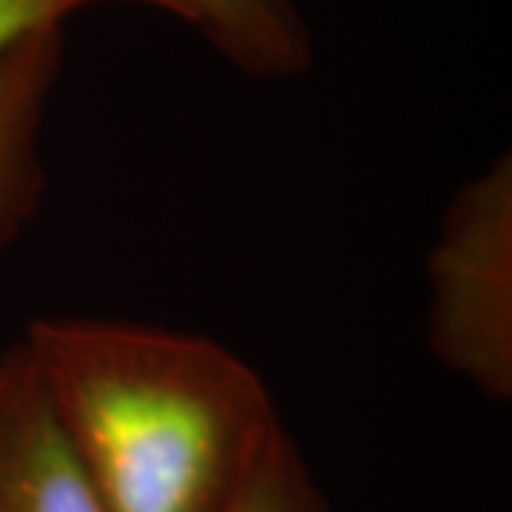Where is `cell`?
<instances>
[{
    "mask_svg": "<svg viewBox=\"0 0 512 512\" xmlns=\"http://www.w3.org/2000/svg\"><path fill=\"white\" fill-rule=\"evenodd\" d=\"M0 512H106L23 342L0 353Z\"/></svg>",
    "mask_w": 512,
    "mask_h": 512,
    "instance_id": "obj_3",
    "label": "cell"
},
{
    "mask_svg": "<svg viewBox=\"0 0 512 512\" xmlns=\"http://www.w3.org/2000/svg\"><path fill=\"white\" fill-rule=\"evenodd\" d=\"M427 345L493 402L512 396V157L498 154L447 202L427 256Z\"/></svg>",
    "mask_w": 512,
    "mask_h": 512,
    "instance_id": "obj_2",
    "label": "cell"
},
{
    "mask_svg": "<svg viewBox=\"0 0 512 512\" xmlns=\"http://www.w3.org/2000/svg\"><path fill=\"white\" fill-rule=\"evenodd\" d=\"M103 0H0V57L20 40L63 26L74 12Z\"/></svg>",
    "mask_w": 512,
    "mask_h": 512,
    "instance_id": "obj_7",
    "label": "cell"
},
{
    "mask_svg": "<svg viewBox=\"0 0 512 512\" xmlns=\"http://www.w3.org/2000/svg\"><path fill=\"white\" fill-rule=\"evenodd\" d=\"M63 26L0 57V254L35 220L46 194L43 123L63 69Z\"/></svg>",
    "mask_w": 512,
    "mask_h": 512,
    "instance_id": "obj_4",
    "label": "cell"
},
{
    "mask_svg": "<svg viewBox=\"0 0 512 512\" xmlns=\"http://www.w3.org/2000/svg\"><path fill=\"white\" fill-rule=\"evenodd\" d=\"M20 342L106 512H237L288 433L254 365L211 336L40 316Z\"/></svg>",
    "mask_w": 512,
    "mask_h": 512,
    "instance_id": "obj_1",
    "label": "cell"
},
{
    "mask_svg": "<svg viewBox=\"0 0 512 512\" xmlns=\"http://www.w3.org/2000/svg\"><path fill=\"white\" fill-rule=\"evenodd\" d=\"M237 512H333L302 450L285 433Z\"/></svg>",
    "mask_w": 512,
    "mask_h": 512,
    "instance_id": "obj_6",
    "label": "cell"
},
{
    "mask_svg": "<svg viewBox=\"0 0 512 512\" xmlns=\"http://www.w3.org/2000/svg\"><path fill=\"white\" fill-rule=\"evenodd\" d=\"M197 29L234 69L291 80L313 63L311 29L293 0H131Z\"/></svg>",
    "mask_w": 512,
    "mask_h": 512,
    "instance_id": "obj_5",
    "label": "cell"
}]
</instances>
